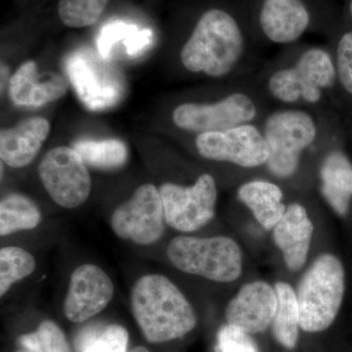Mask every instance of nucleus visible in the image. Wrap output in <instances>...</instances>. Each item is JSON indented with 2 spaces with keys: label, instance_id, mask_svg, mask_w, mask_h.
I'll return each mask as SVG.
<instances>
[{
  "label": "nucleus",
  "instance_id": "obj_16",
  "mask_svg": "<svg viewBox=\"0 0 352 352\" xmlns=\"http://www.w3.org/2000/svg\"><path fill=\"white\" fill-rule=\"evenodd\" d=\"M314 233V222L302 201H289L283 217L273 228L272 237L291 272H298L307 264Z\"/></svg>",
  "mask_w": 352,
  "mask_h": 352
},
{
  "label": "nucleus",
  "instance_id": "obj_3",
  "mask_svg": "<svg viewBox=\"0 0 352 352\" xmlns=\"http://www.w3.org/2000/svg\"><path fill=\"white\" fill-rule=\"evenodd\" d=\"M254 76L273 107L320 108L339 113L342 110L328 44L286 46L264 61Z\"/></svg>",
  "mask_w": 352,
  "mask_h": 352
},
{
  "label": "nucleus",
  "instance_id": "obj_20",
  "mask_svg": "<svg viewBox=\"0 0 352 352\" xmlns=\"http://www.w3.org/2000/svg\"><path fill=\"white\" fill-rule=\"evenodd\" d=\"M50 132V122L39 117L30 118L17 126L2 129L0 133L2 163L15 168L29 166L38 156Z\"/></svg>",
  "mask_w": 352,
  "mask_h": 352
},
{
  "label": "nucleus",
  "instance_id": "obj_5",
  "mask_svg": "<svg viewBox=\"0 0 352 352\" xmlns=\"http://www.w3.org/2000/svg\"><path fill=\"white\" fill-rule=\"evenodd\" d=\"M252 34L261 47L293 45L307 34L328 39L340 27L329 0H245Z\"/></svg>",
  "mask_w": 352,
  "mask_h": 352
},
{
  "label": "nucleus",
  "instance_id": "obj_27",
  "mask_svg": "<svg viewBox=\"0 0 352 352\" xmlns=\"http://www.w3.org/2000/svg\"><path fill=\"white\" fill-rule=\"evenodd\" d=\"M18 344L32 352H72L63 330L51 320L41 322L34 332L20 336Z\"/></svg>",
  "mask_w": 352,
  "mask_h": 352
},
{
  "label": "nucleus",
  "instance_id": "obj_21",
  "mask_svg": "<svg viewBox=\"0 0 352 352\" xmlns=\"http://www.w3.org/2000/svg\"><path fill=\"white\" fill-rule=\"evenodd\" d=\"M278 296L276 314L273 318L272 332L275 340L285 349H296L300 336V309L296 289L286 282L274 284Z\"/></svg>",
  "mask_w": 352,
  "mask_h": 352
},
{
  "label": "nucleus",
  "instance_id": "obj_28",
  "mask_svg": "<svg viewBox=\"0 0 352 352\" xmlns=\"http://www.w3.org/2000/svg\"><path fill=\"white\" fill-rule=\"evenodd\" d=\"M109 0H60L58 13L64 25L85 28L95 24L101 17Z\"/></svg>",
  "mask_w": 352,
  "mask_h": 352
},
{
  "label": "nucleus",
  "instance_id": "obj_29",
  "mask_svg": "<svg viewBox=\"0 0 352 352\" xmlns=\"http://www.w3.org/2000/svg\"><path fill=\"white\" fill-rule=\"evenodd\" d=\"M214 352H258V349L252 335L226 324L217 332Z\"/></svg>",
  "mask_w": 352,
  "mask_h": 352
},
{
  "label": "nucleus",
  "instance_id": "obj_18",
  "mask_svg": "<svg viewBox=\"0 0 352 352\" xmlns=\"http://www.w3.org/2000/svg\"><path fill=\"white\" fill-rule=\"evenodd\" d=\"M342 146L333 148L322 159L315 186L333 212L344 217L352 201V163Z\"/></svg>",
  "mask_w": 352,
  "mask_h": 352
},
{
  "label": "nucleus",
  "instance_id": "obj_24",
  "mask_svg": "<svg viewBox=\"0 0 352 352\" xmlns=\"http://www.w3.org/2000/svg\"><path fill=\"white\" fill-rule=\"evenodd\" d=\"M74 149L85 164L100 170H116L126 163L129 151L124 142L117 139L82 140L74 143Z\"/></svg>",
  "mask_w": 352,
  "mask_h": 352
},
{
  "label": "nucleus",
  "instance_id": "obj_35",
  "mask_svg": "<svg viewBox=\"0 0 352 352\" xmlns=\"http://www.w3.org/2000/svg\"><path fill=\"white\" fill-rule=\"evenodd\" d=\"M129 352H150V351L144 346H138L134 347V349H131Z\"/></svg>",
  "mask_w": 352,
  "mask_h": 352
},
{
  "label": "nucleus",
  "instance_id": "obj_34",
  "mask_svg": "<svg viewBox=\"0 0 352 352\" xmlns=\"http://www.w3.org/2000/svg\"><path fill=\"white\" fill-rule=\"evenodd\" d=\"M7 73H8V69L6 65H1V89H3L4 85L6 83Z\"/></svg>",
  "mask_w": 352,
  "mask_h": 352
},
{
  "label": "nucleus",
  "instance_id": "obj_25",
  "mask_svg": "<svg viewBox=\"0 0 352 352\" xmlns=\"http://www.w3.org/2000/svg\"><path fill=\"white\" fill-rule=\"evenodd\" d=\"M36 266V259L31 252L19 247L2 248L0 250V296H6L14 284L30 276Z\"/></svg>",
  "mask_w": 352,
  "mask_h": 352
},
{
  "label": "nucleus",
  "instance_id": "obj_23",
  "mask_svg": "<svg viewBox=\"0 0 352 352\" xmlns=\"http://www.w3.org/2000/svg\"><path fill=\"white\" fill-rule=\"evenodd\" d=\"M328 45L337 72L342 112L352 105V25H340L329 38Z\"/></svg>",
  "mask_w": 352,
  "mask_h": 352
},
{
  "label": "nucleus",
  "instance_id": "obj_32",
  "mask_svg": "<svg viewBox=\"0 0 352 352\" xmlns=\"http://www.w3.org/2000/svg\"><path fill=\"white\" fill-rule=\"evenodd\" d=\"M340 116L344 126V134L352 138V105L344 109Z\"/></svg>",
  "mask_w": 352,
  "mask_h": 352
},
{
  "label": "nucleus",
  "instance_id": "obj_4",
  "mask_svg": "<svg viewBox=\"0 0 352 352\" xmlns=\"http://www.w3.org/2000/svg\"><path fill=\"white\" fill-rule=\"evenodd\" d=\"M254 76L223 82L210 98L187 99L175 106L171 122L191 135L261 124L272 108Z\"/></svg>",
  "mask_w": 352,
  "mask_h": 352
},
{
  "label": "nucleus",
  "instance_id": "obj_19",
  "mask_svg": "<svg viewBox=\"0 0 352 352\" xmlns=\"http://www.w3.org/2000/svg\"><path fill=\"white\" fill-rule=\"evenodd\" d=\"M68 82L56 73L38 74L36 64L27 61L10 78L9 94L17 106L41 107L62 98L67 92Z\"/></svg>",
  "mask_w": 352,
  "mask_h": 352
},
{
  "label": "nucleus",
  "instance_id": "obj_13",
  "mask_svg": "<svg viewBox=\"0 0 352 352\" xmlns=\"http://www.w3.org/2000/svg\"><path fill=\"white\" fill-rule=\"evenodd\" d=\"M91 51L73 53L66 62L69 80L85 105L91 110L111 107L122 96L120 78Z\"/></svg>",
  "mask_w": 352,
  "mask_h": 352
},
{
  "label": "nucleus",
  "instance_id": "obj_10",
  "mask_svg": "<svg viewBox=\"0 0 352 352\" xmlns=\"http://www.w3.org/2000/svg\"><path fill=\"white\" fill-rule=\"evenodd\" d=\"M159 190L166 226L178 232H195L214 219L219 190L210 173H201L191 185L166 182Z\"/></svg>",
  "mask_w": 352,
  "mask_h": 352
},
{
  "label": "nucleus",
  "instance_id": "obj_9",
  "mask_svg": "<svg viewBox=\"0 0 352 352\" xmlns=\"http://www.w3.org/2000/svg\"><path fill=\"white\" fill-rule=\"evenodd\" d=\"M197 154L212 163L223 164L236 171L240 184L265 173L270 147L259 124H245L224 131L195 135Z\"/></svg>",
  "mask_w": 352,
  "mask_h": 352
},
{
  "label": "nucleus",
  "instance_id": "obj_12",
  "mask_svg": "<svg viewBox=\"0 0 352 352\" xmlns=\"http://www.w3.org/2000/svg\"><path fill=\"white\" fill-rule=\"evenodd\" d=\"M111 227L118 237L140 245L155 244L164 235L166 219L159 188L144 184L113 210Z\"/></svg>",
  "mask_w": 352,
  "mask_h": 352
},
{
  "label": "nucleus",
  "instance_id": "obj_7",
  "mask_svg": "<svg viewBox=\"0 0 352 352\" xmlns=\"http://www.w3.org/2000/svg\"><path fill=\"white\" fill-rule=\"evenodd\" d=\"M300 329L327 330L337 319L346 293V270L336 254L325 252L312 261L296 289Z\"/></svg>",
  "mask_w": 352,
  "mask_h": 352
},
{
  "label": "nucleus",
  "instance_id": "obj_22",
  "mask_svg": "<svg viewBox=\"0 0 352 352\" xmlns=\"http://www.w3.org/2000/svg\"><path fill=\"white\" fill-rule=\"evenodd\" d=\"M41 221V212L29 197L11 193L0 201V235H12L20 231L36 228Z\"/></svg>",
  "mask_w": 352,
  "mask_h": 352
},
{
  "label": "nucleus",
  "instance_id": "obj_31",
  "mask_svg": "<svg viewBox=\"0 0 352 352\" xmlns=\"http://www.w3.org/2000/svg\"><path fill=\"white\" fill-rule=\"evenodd\" d=\"M153 41V32L150 30H135L129 38L126 39L124 46L126 53L131 56L141 54L146 48L151 45Z\"/></svg>",
  "mask_w": 352,
  "mask_h": 352
},
{
  "label": "nucleus",
  "instance_id": "obj_15",
  "mask_svg": "<svg viewBox=\"0 0 352 352\" xmlns=\"http://www.w3.org/2000/svg\"><path fill=\"white\" fill-rule=\"evenodd\" d=\"M278 296L274 286L263 280L241 287L226 308V324L250 335L265 332L276 314Z\"/></svg>",
  "mask_w": 352,
  "mask_h": 352
},
{
  "label": "nucleus",
  "instance_id": "obj_26",
  "mask_svg": "<svg viewBox=\"0 0 352 352\" xmlns=\"http://www.w3.org/2000/svg\"><path fill=\"white\" fill-rule=\"evenodd\" d=\"M129 333L118 324L85 331L78 339V352H127Z\"/></svg>",
  "mask_w": 352,
  "mask_h": 352
},
{
  "label": "nucleus",
  "instance_id": "obj_30",
  "mask_svg": "<svg viewBox=\"0 0 352 352\" xmlns=\"http://www.w3.org/2000/svg\"><path fill=\"white\" fill-rule=\"evenodd\" d=\"M138 28L135 25L127 24L122 21H113L104 25L97 39L100 56L103 59H108L112 55L113 47L120 41L124 44L129 36Z\"/></svg>",
  "mask_w": 352,
  "mask_h": 352
},
{
  "label": "nucleus",
  "instance_id": "obj_17",
  "mask_svg": "<svg viewBox=\"0 0 352 352\" xmlns=\"http://www.w3.org/2000/svg\"><path fill=\"white\" fill-rule=\"evenodd\" d=\"M287 185L267 175L252 177L238 185V201L265 230L272 231L286 212Z\"/></svg>",
  "mask_w": 352,
  "mask_h": 352
},
{
  "label": "nucleus",
  "instance_id": "obj_11",
  "mask_svg": "<svg viewBox=\"0 0 352 352\" xmlns=\"http://www.w3.org/2000/svg\"><path fill=\"white\" fill-rule=\"evenodd\" d=\"M38 175L48 195L62 208L80 207L91 192L87 164L74 148L61 146L46 153Z\"/></svg>",
  "mask_w": 352,
  "mask_h": 352
},
{
  "label": "nucleus",
  "instance_id": "obj_2",
  "mask_svg": "<svg viewBox=\"0 0 352 352\" xmlns=\"http://www.w3.org/2000/svg\"><path fill=\"white\" fill-rule=\"evenodd\" d=\"M259 126L270 147L265 175L303 191L315 186L322 159L346 138L340 113L326 109L275 106Z\"/></svg>",
  "mask_w": 352,
  "mask_h": 352
},
{
  "label": "nucleus",
  "instance_id": "obj_36",
  "mask_svg": "<svg viewBox=\"0 0 352 352\" xmlns=\"http://www.w3.org/2000/svg\"><path fill=\"white\" fill-rule=\"evenodd\" d=\"M15 352H32V351H25V349H20V351H16Z\"/></svg>",
  "mask_w": 352,
  "mask_h": 352
},
{
  "label": "nucleus",
  "instance_id": "obj_14",
  "mask_svg": "<svg viewBox=\"0 0 352 352\" xmlns=\"http://www.w3.org/2000/svg\"><path fill=\"white\" fill-rule=\"evenodd\" d=\"M115 287L100 266L87 263L72 273L64 300V314L73 323H83L100 314L112 300Z\"/></svg>",
  "mask_w": 352,
  "mask_h": 352
},
{
  "label": "nucleus",
  "instance_id": "obj_6",
  "mask_svg": "<svg viewBox=\"0 0 352 352\" xmlns=\"http://www.w3.org/2000/svg\"><path fill=\"white\" fill-rule=\"evenodd\" d=\"M131 305L136 324L150 344L182 339L195 329L198 322L186 296L162 274L139 278L132 287Z\"/></svg>",
  "mask_w": 352,
  "mask_h": 352
},
{
  "label": "nucleus",
  "instance_id": "obj_1",
  "mask_svg": "<svg viewBox=\"0 0 352 352\" xmlns=\"http://www.w3.org/2000/svg\"><path fill=\"white\" fill-rule=\"evenodd\" d=\"M178 61L190 75L220 82L254 76L265 60L245 0H223L201 11L180 46Z\"/></svg>",
  "mask_w": 352,
  "mask_h": 352
},
{
  "label": "nucleus",
  "instance_id": "obj_8",
  "mask_svg": "<svg viewBox=\"0 0 352 352\" xmlns=\"http://www.w3.org/2000/svg\"><path fill=\"white\" fill-rule=\"evenodd\" d=\"M166 254L176 270L219 283L235 282L244 267L242 249L227 236H176Z\"/></svg>",
  "mask_w": 352,
  "mask_h": 352
},
{
  "label": "nucleus",
  "instance_id": "obj_33",
  "mask_svg": "<svg viewBox=\"0 0 352 352\" xmlns=\"http://www.w3.org/2000/svg\"><path fill=\"white\" fill-rule=\"evenodd\" d=\"M344 24L352 25V0H349V1H347Z\"/></svg>",
  "mask_w": 352,
  "mask_h": 352
}]
</instances>
